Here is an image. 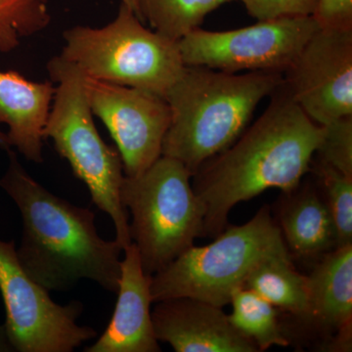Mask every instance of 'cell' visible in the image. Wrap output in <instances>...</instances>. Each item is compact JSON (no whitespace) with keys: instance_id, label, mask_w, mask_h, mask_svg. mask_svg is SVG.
I'll use <instances>...</instances> for the list:
<instances>
[{"instance_id":"1","label":"cell","mask_w":352,"mask_h":352,"mask_svg":"<svg viewBox=\"0 0 352 352\" xmlns=\"http://www.w3.org/2000/svg\"><path fill=\"white\" fill-rule=\"evenodd\" d=\"M271 96L256 122L193 175L205 208L206 236L217 237L226 228L237 204L270 188L289 193L311 168L324 126L303 112L284 83Z\"/></svg>"},{"instance_id":"2","label":"cell","mask_w":352,"mask_h":352,"mask_svg":"<svg viewBox=\"0 0 352 352\" xmlns=\"http://www.w3.org/2000/svg\"><path fill=\"white\" fill-rule=\"evenodd\" d=\"M0 188L19 208L22 240L16 249L25 273L47 291L64 292L80 280L117 294L122 248L104 240L95 214L51 193L29 175L12 149Z\"/></svg>"},{"instance_id":"3","label":"cell","mask_w":352,"mask_h":352,"mask_svg":"<svg viewBox=\"0 0 352 352\" xmlns=\"http://www.w3.org/2000/svg\"><path fill=\"white\" fill-rule=\"evenodd\" d=\"M283 83L277 72L238 75L186 66L166 95L171 120L162 156L177 160L195 175L239 138L261 101Z\"/></svg>"},{"instance_id":"4","label":"cell","mask_w":352,"mask_h":352,"mask_svg":"<svg viewBox=\"0 0 352 352\" xmlns=\"http://www.w3.org/2000/svg\"><path fill=\"white\" fill-rule=\"evenodd\" d=\"M51 80L58 82L44 139H52L55 149L71 166L76 178L87 185L92 201L110 217L116 240L122 250L131 244L129 212L120 200L124 171L117 148L106 144L95 126L83 76L61 56L47 65Z\"/></svg>"},{"instance_id":"5","label":"cell","mask_w":352,"mask_h":352,"mask_svg":"<svg viewBox=\"0 0 352 352\" xmlns=\"http://www.w3.org/2000/svg\"><path fill=\"white\" fill-rule=\"evenodd\" d=\"M61 56L85 78L147 90L166 99L185 66L178 41L150 31L122 3L112 23L64 32Z\"/></svg>"},{"instance_id":"6","label":"cell","mask_w":352,"mask_h":352,"mask_svg":"<svg viewBox=\"0 0 352 352\" xmlns=\"http://www.w3.org/2000/svg\"><path fill=\"white\" fill-rule=\"evenodd\" d=\"M191 171L161 156L144 173L124 177L120 200L131 214L132 243L152 276L204 237L205 208L191 185Z\"/></svg>"},{"instance_id":"7","label":"cell","mask_w":352,"mask_h":352,"mask_svg":"<svg viewBox=\"0 0 352 352\" xmlns=\"http://www.w3.org/2000/svg\"><path fill=\"white\" fill-rule=\"evenodd\" d=\"M285 252L279 226L261 208L247 223L227 226L214 242L192 245L152 275L153 303L185 296L223 308L261 261Z\"/></svg>"},{"instance_id":"8","label":"cell","mask_w":352,"mask_h":352,"mask_svg":"<svg viewBox=\"0 0 352 352\" xmlns=\"http://www.w3.org/2000/svg\"><path fill=\"white\" fill-rule=\"evenodd\" d=\"M0 293L16 352H72L97 336L94 329L78 324L82 302L58 305L25 273L14 241L0 239Z\"/></svg>"},{"instance_id":"9","label":"cell","mask_w":352,"mask_h":352,"mask_svg":"<svg viewBox=\"0 0 352 352\" xmlns=\"http://www.w3.org/2000/svg\"><path fill=\"white\" fill-rule=\"evenodd\" d=\"M320 29L312 16L258 21L232 31L194 30L178 41L185 66L284 74Z\"/></svg>"},{"instance_id":"10","label":"cell","mask_w":352,"mask_h":352,"mask_svg":"<svg viewBox=\"0 0 352 352\" xmlns=\"http://www.w3.org/2000/svg\"><path fill=\"white\" fill-rule=\"evenodd\" d=\"M92 113L105 124L122 157L124 175L135 177L162 156L170 127V105L163 97L139 88L83 76Z\"/></svg>"},{"instance_id":"11","label":"cell","mask_w":352,"mask_h":352,"mask_svg":"<svg viewBox=\"0 0 352 352\" xmlns=\"http://www.w3.org/2000/svg\"><path fill=\"white\" fill-rule=\"evenodd\" d=\"M283 75L293 100L319 126L352 116V30L319 29Z\"/></svg>"},{"instance_id":"12","label":"cell","mask_w":352,"mask_h":352,"mask_svg":"<svg viewBox=\"0 0 352 352\" xmlns=\"http://www.w3.org/2000/svg\"><path fill=\"white\" fill-rule=\"evenodd\" d=\"M155 303V336L176 352L258 351L252 340L233 327L222 307L185 296Z\"/></svg>"},{"instance_id":"13","label":"cell","mask_w":352,"mask_h":352,"mask_svg":"<svg viewBox=\"0 0 352 352\" xmlns=\"http://www.w3.org/2000/svg\"><path fill=\"white\" fill-rule=\"evenodd\" d=\"M118 300L110 323L85 352H159L153 327L151 276L146 274L134 243L124 250Z\"/></svg>"},{"instance_id":"14","label":"cell","mask_w":352,"mask_h":352,"mask_svg":"<svg viewBox=\"0 0 352 352\" xmlns=\"http://www.w3.org/2000/svg\"><path fill=\"white\" fill-rule=\"evenodd\" d=\"M307 278L308 311L302 321L327 333L332 349L351 351L352 244L335 248L321 256Z\"/></svg>"},{"instance_id":"15","label":"cell","mask_w":352,"mask_h":352,"mask_svg":"<svg viewBox=\"0 0 352 352\" xmlns=\"http://www.w3.org/2000/svg\"><path fill=\"white\" fill-rule=\"evenodd\" d=\"M51 82H36L17 72L0 71V124L9 144L28 161L43 162V131L55 94Z\"/></svg>"},{"instance_id":"16","label":"cell","mask_w":352,"mask_h":352,"mask_svg":"<svg viewBox=\"0 0 352 352\" xmlns=\"http://www.w3.org/2000/svg\"><path fill=\"white\" fill-rule=\"evenodd\" d=\"M285 194L276 223L289 254L317 258L337 248L335 224L323 196L309 185Z\"/></svg>"},{"instance_id":"17","label":"cell","mask_w":352,"mask_h":352,"mask_svg":"<svg viewBox=\"0 0 352 352\" xmlns=\"http://www.w3.org/2000/svg\"><path fill=\"white\" fill-rule=\"evenodd\" d=\"M245 287L300 321L307 316L308 278L296 270L289 252L261 261L248 277Z\"/></svg>"},{"instance_id":"18","label":"cell","mask_w":352,"mask_h":352,"mask_svg":"<svg viewBox=\"0 0 352 352\" xmlns=\"http://www.w3.org/2000/svg\"><path fill=\"white\" fill-rule=\"evenodd\" d=\"M229 305H232L229 321L238 332L254 342L258 351L273 346H289V340L280 325L277 307L256 292L245 287L237 289Z\"/></svg>"},{"instance_id":"19","label":"cell","mask_w":352,"mask_h":352,"mask_svg":"<svg viewBox=\"0 0 352 352\" xmlns=\"http://www.w3.org/2000/svg\"><path fill=\"white\" fill-rule=\"evenodd\" d=\"M234 0H139L141 20L155 32L179 41L198 29L208 14Z\"/></svg>"},{"instance_id":"20","label":"cell","mask_w":352,"mask_h":352,"mask_svg":"<svg viewBox=\"0 0 352 352\" xmlns=\"http://www.w3.org/2000/svg\"><path fill=\"white\" fill-rule=\"evenodd\" d=\"M50 0H0V52H10L50 24Z\"/></svg>"},{"instance_id":"21","label":"cell","mask_w":352,"mask_h":352,"mask_svg":"<svg viewBox=\"0 0 352 352\" xmlns=\"http://www.w3.org/2000/svg\"><path fill=\"white\" fill-rule=\"evenodd\" d=\"M315 175L324 191V200L332 215L337 247L352 244V176L327 164L312 160Z\"/></svg>"},{"instance_id":"22","label":"cell","mask_w":352,"mask_h":352,"mask_svg":"<svg viewBox=\"0 0 352 352\" xmlns=\"http://www.w3.org/2000/svg\"><path fill=\"white\" fill-rule=\"evenodd\" d=\"M323 126V138L315 153L317 161L352 176V116Z\"/></svg>"},{"instance_id":"23","label":"cell","mask_w":352,"mask_h":352,"mask_svg":"<svg viewBox=\"0 0 352 352\" xmlns=\"http://www.w3.org/2000/svg\"><path fill=\"white\" fill-rule=\"evenodd\" d=\"M248 14L258 21L314 15L318 0H240Z\"/></svg>"},{"instance_id":"24","label":"cell","mask_w":352,"mask_h":352,"mask_svg":"<svg viewBox=\"0 0 352 352\" xmlns=\"http://www.w3.org/2000/svg\"><path fill=\"white\" fill-rule=\"evenodd\" d=\"M312 17L320 29L352 30V0H318Z\"/></svg>"},{"instance_id":"25","label":"cell","mask_w":352,"mask_h":352,"mask_svg":"<svg viewBox=\"0 0 352 352\" xmlns=\"http://www.w3.org/2000/svg\"><path fill=\"white\" fill-rule=\"evenodd\" d=\"M0 352H15L9 339L6 324L0 325Z\"/></svg>"},{"instance_id":"26","label":"cell","mask_w":352,"mask_h":352,"mask_svg":"<svg viewBox=\"0 0 352 352\" xmlns=\"http://www.w3.org/2000/svg\"><path fill=\"white\" fill-rule=\"evenodd\" d=\"M122 4L129 7L131 10L135 13L139 19L141 20L140 9H139V0H122ZM142 21V20H141Z\"/></svg>"},{"instance_id":"27","label":"cell","mask_w":352,"mask_h":352,"mask_svg":"<svg viewBox=\"0 0 352 352\" xmlns=\"http://www.w3.org/2000/svg\"><path fill=\"white\" fill-rule=\"evenodd\" d=\"M0 149L3 151L8 152L9 150L12 149L10 144H9L8 138L6 132L0 131Z\"/></svg>"}]
</instances>
